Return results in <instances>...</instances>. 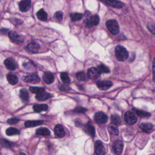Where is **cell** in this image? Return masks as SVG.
Returning <instances> with one entry per match:
<instances>
[{
  "instance_id": "cell-1",
  "label": "cell",
  "mask_w": 155,
  "mask_h": 155,
  "mask_svg": "<svg viewBox=\"0 0 155 155\" xmlns=\"http://www.w3.org/2000/svg\"><path fill=\"white\" fill-rule=\"evenodd\" d=\"M115 55L118 61H124L128 57V52L124 47L118 46L115 48Z\"/></svg>"
},
{
  "instance_id": "cell-2",
  "label": "cell",
  "mask_w": 155,
  "mask_h": 155,
  "mask_svg": "<svg viewBox=\"0 0 155 155\" xmlns=\"http://www.w3.org/2000/svg\"><path fill=\"white\" fill-rule=\"evenodd\" d=\"M106 26L110 32L113 35H117L120 32V26L117 21L115 20H110L106 22Z\"/></svg>"
},
{
  "instance_id": "cell-3",
  "label": "cell",
  "mask_w": 155,
  "mask_h": 155,
  "mask_svg": "<svg viewBox=\"0 0 155 155\" xmlns=\"http://www.w3.org/2000/svg\"><path fill=\"white\" fill-rule=\"evenodd\" d=\"M99 22V18L98 15H94L93 16H89L86 18L85 21L86 25L88 27H91L94 26H97Z\"/></svg>"
},
{
  "instance_id": "cell-4",
  "label": "cell",
  "mask_w": 155,
  "mask_h": 155,
  "mask_svg": "<svg viewBox=\"0 0 155 155\" xmlns=\"http://www.w3.org/2000/svg\"><path fill=\"white\" fill-rule=\"evenodd\" d=\"M8 35L10 40L16 44H20L24 42V39L22 36L18 35L15 32L10 31L9 32Z\"/></svg>"
},
{
  "instance_id": "cell-5",
  "label": "cell",
  "mask_w": 155,
  "mask_h": 155,
  "mask_svg": "<svg viewBox=\"0 0 155 155\" xmlns=\"http://www.w3.org/2000/svg\"><path fill=\"white\" fill-rule=\"evenodd\" d=\"M101 1L107 5L116 9H121L124 5L123 3L117 0H101Z\"/></svg>"
},
{
  "instance_id": "cell-6",
  "label": "cell",
  "mask_w": 155,
  "mask_h": 155,
  "mask_svg": "<svg viewBox=\"0 0 155 155\" xmlns=\"http://www.w3.org/2000/svg\"><path fill=\"white\" fill-rule=\"evenodd\" d=\"M124 119L126 122L129 124L132 125L137 122V118L133 113L132 111H127L124 115Z\"/></svg>"
},
{
  "instance_id": "cell-7",
  "label": "cell",
  "mask_w": 155,
  "mask_h": 155,
  "mask_svg": "<svg viewBox=\"0 0 155 155\" xmlns=\"http://www.w3.org/2000/svg\"><path fill=\"white\" fill-rule=\"evenodd\" d=\"M94 120L98 124H105L108 120V117L103 112H98L94 115Z\"/></svg>"
},
{
  "instance_id": "cell-8",
  "label": "cell",
  "mask_w": 155,
  "mask_h": 155,
  "mask_svg": "<svg viewBox=\"0 0 155 155\" xmlns=\"http://www.w3.org/2000/svg\"><path fill=\"white\" fill-rule=\"evenodd\" d=\"M31 0H21L19 4L20 10L22 12H28L31 7Z\"/></svg>"
},
{
  "instance_id": "cell-9",
  "label": "cell",
  "mask_w": 155,
  "mask_h": 155,
  "mask_svg": "<svg viewBox=\"0 0 155 155\" xmlns=\"http://www.w3.org/2000/svg\"><path fill=\"white\" fill-rule=\"evenodd\" d=\"M40 49L39 45L37 42H32L29 43L26 47V50L27 52L30 53H37Z\"/></svg>"
},
{
  "instance_id": "cell-10",
  "label": "cell",
  "mask_w": 155,
  "mask_h": 155,
  "mask_svg": "<svg viewBox=\"0 0 155 155\" xmlns=\"http://www.w3.org/2000/svg\"><path fill=\"white\" fill-rule=\"evenodd\" d=\"M95 153L97 155H105V150L102 142L97 141L95 142Z\"/></svg>"
},
{
  "instance_id": "cell-11",
  "label": "cell",
  "mask_w": 155,
  "mask_h": 155,
  "mask_svg": "<svg viewBox=\"0 0 155 155\" xmlns=\"http://www.w3.org/2000/svg\"><path fill=\"white\" fill-rule=\"evenodd\" d=\"M97 85L100 90H106L113 86V83L110 81H101L97 83Z\"/></svg>"
},
{
  "instance_id": "cell-12",
  "label": "cell",
  "mask_w": 155,
  "mask_h": 155,
  "mask_svg": "<svg viewBox=\"0 0 155 155\" xmlns=\"http://www.w3.org/2000/svg\"><path fill=\"white\" fill-rule=\"evenodd\" d=\"M101 73L99 71V70L94 68V67H91L88 69L87 71V75L89 78L92 80H96L99 77Z\"/></svg>"
},
{
  "instance_id": "cell-13",
  "label": "cell",
  "mask_w": 155,
  "mask_h": 155,
  "mask_svg": "<svg viewBox=\"0 0 155 155\" xmlns=\"http://www.w3.org/2000/svg\"><path fill=\"white\" fill-rule=\"evenodd\" d=\"M24 81L26 82L32 83V84H37L40 81V79L38 75L35 74H31L24 78Z\"/></svg>"
},
{
  "instance_id": "cell-14",
  "label": "cell",
  "mask_w": 155,
  "mask_h": 155,
  "mask_svg": "<svg viewBox=\"0 0 155 155\" xmlns=\"http://www.w3.org/2000/svg\"><path fill=\"white\" fill-rule=\"evenodd\" d=\"M4 63L5 67L10 70H15L17 67V65L15 61L11 58H7L5 59Z\"/></svg>"
},
{
  "instance_id": "cell-15",
  "label": "cell",
  "mask_w": 155,
  "mask_h": 155,
  "mask_svg": "<svg viewBox=\"0 0 155 155\" xmlns=\"http://www.w3.org/2000/svg\"><path fill=\"white\" fill-rule=\"evenodd\" d=\"M113 150L117 154H121L123 150V144L121 141H116L113 144Z\"/></svg>"
},
{
  "instance_id": "cell-16",
  "label": "cell",
  "mask_w": 155,
  "mask_h": 155,
  "mask_svg": "<svg viewBox=\"0 0 155 155\" xmlns=\"http://www.w3.org/2000/svg\"><path fill=\"white\" fill-rule=\"evenodd\" d=\"M140 128L145 133H150L153 130L154 126L151 123H142L140 125Z\"/></svg>"
},
{
  "instance_id": "cell-17",
  "label": "cell",
  "mask_w": 155,
  "mask_h": 155,
  "mask_svg": "<svg viewBox=\"0 0 155 155\" xmlns=\"http://www.w3.org/2000/svg\"><path fill=\"white\" fill-rule=\"evenodd\" d=\"M54 76L52 73L49 72H46L44 74L43 76V80L45 83L47 84H51L54 81Z\"/></svg>"
},
{
  "instance_id": "cell-18",
  "label": "cell",
  "mask_w": 155,
  "mask_h": 155,
  "mask_svg": "<svg viewBox=\"0 0 155 155\" xmlns=\"http://www.w3.org/2000/svg\"><path fill=\"white\" fill-rule=\"evenodd\" d=\"M55 135L58 137V138H63L65 136V132L63 127L60 124L56 125L54 129Z\"/></svg>"
},
{
  "instance_id": "cell-19",
  "label": "cell",
  "mask_w": 155,
  "mask_h": 155,
  "mask_svg": "<svg viewBox=\"0 0 155 155\" xmlns=\"http://www.w3.org/2000/svg\"><path fill=\"white\" fill-rule=\"evenodd\" d=\"M49 107L47 104H35L33 105V109L35 111L39 113L43 111H47L48 110Z\"/></svg>"
},
{
  "instance_id": "cell-20",
  "label": "cell",
  "mask_w": 155,
  "mask_h": 155,
  "mask_svg": "<svg viewBox=\"0 0 155 155\" xmlns=\"http://www.w3.org/2000/svg\"><path fill=\"white\" fill-rule=\"evenodd\" d=\"M7 80L8 82L12 85H15L18 82V79L16 75L12 73H9L7 75Z\"/></svg>"
},
{
  "instance_id": "cell-21",
  "label": "cell",
  "mask_w": 155,
  "mask_h": 155,
  "mask_svg": "<svg viewBox=\"0 0 155 155\" xmlns=\"http://www.w3.org/2000/svg\"><path fill=\"white\" fill-rule=\"evenodd\" d=\"M36 134L41 136H48L50 135V132L47 128L41 127L36 130Z\"/></svg>"
},
{
  "instance_id": "cell-22",
  "label": "cell",
  "mask_w": 155,
  "mask_h": 155,
  "mask_svg": "<svg viewBox=\"0 0 155 155\" xmlns=\"http://www.w3.org/2000/svg\"><path fill=\"white\" fill-rule=\"evenodd\" d=\"M50 97V94L44 91L40 93L37 94V96H36L35 98L38 101H46Z\"/></svg>"
},
{
  "instance_id": "cell-23",
  "label": "cell",
  "mask_w": 155,
  "mask_h": 155,
  "mask_svg": "<svg viewBox=\"0 0 155 155\" xmlns=\"http://www.w3.org/2000/svg\"><path fill=\"white\" fill-rule=\"evenodd\" d=\"M43 124V121H28L25 122L26 127H32L40 126Z\"/></svg>"
},
{
  "instance_id": "cell-24",
  "label": "cell",
  "mask_w": 155,
  "mask_h": 155,
  "mask_svg": "<svg viewBox=\"0 0 155 155\" xmlns=\"http://www.w3.org/2000/svg\"><path fill=\"white\" fill-rule=\"evenodd\" d=\"M37 16L38 17V18L42 21H45L47 20V14L43 9H40L38 12L37 14Z\"/></svg>"
},
{
  "instance_id": "cell-25",
  "label": "cell",
  "mask_w": 155,
  "mask_h": 155,
  "mask_svg": "<svg viewBox=\"0 0 155 155\" xmlns=\"http://www.w3.org/2000/svg\"><path fill=\"white\" fill-rule=\"evenodd\" d=\"M20 96L23 102H26L29 100V93L25 88H22L20 90Z\"/></svg>"
},
{
  "instance_id": "cell-26",
  "label": "cell",
  "mask_w": 155,
  "mask_h": 155,
  "mask_svg": "<svg viewBox=\"0 0 155 155\" xmlns=\"http://www.w3.org/2000/svg\"><path fill=\"white\" fill-rule=\"evenodd\" d=\"M76 77L78 80L81 81H86L89 79L87 74H86L84 72H82V71L77 73L76 74Z\"/></svg>"
},
{
  "instance_id": "cell-27",
  "label": "cell",
  "mask_w": 155,
  "mask_h": 155,
  "mask_svg": "<svg viewBox=\"0 0 155 155\" xmlns=\"http://www.w3.org/2000/svg\"><path fill=\"white\" fill-rule=\"evenodd\" d=\"M87 132L91 136L94 137L95 135V129L90 122H88L86 126Z\"/></svg>"
},
{
  "instance_id": "cell-28",
  "label": "cell",
  "mask_w": 155,
  "mask_h": 155,
  "mask_svg": "<svg viewBox=\"0 0 155 155\" xmlns=\"http://www.w3.org/2000/svg\"><path fill=\"white\" fill-rule=\"evenodd\" d=\"M6 135L8 136H12V135H16L20 134V131L14 128V127H9L6 130Z\"/></svg>"
},
{
  "instance_id": "cell-29",
  "label": "cell",
  "mask_w": 155,
  "mask_h": 155,
  "mask_svg": "<svg viewBox=\"0 0 155 155\" xmlns=\"http://www.w3.org/2000/svg\"><path fill=\"white\" fill-rule=\"evenodd\" d=\"M70 16L71 18V21H77L82 18L83 15L80 13H73V14H70Z\"/></svg>"
},
{
  "instance_id": "cell-30",
  "label": "cell",
  "mask_w": 155,
  "mask_h": 155,
  "mask_svg": "<svg viewBox=\"0 0 155 155\" xmlns=\"http://www.w3.org/2000/svg\"><path fill=\"white\" fill-rule=\"evenodd\" d=\"M133 110H134V111H135V113H136V114L138 115L139 117L146 118V117H149L150 116V113L147 112V111H143V110H137V109H134Z\"/></svg>"
},
{
  "instance_id": "cell-31",
  "label": "cell",
  "mask_w": 155,
  "mask_h": 155,
  "mask_svg": "<svg viewBox=\"0 0 155 155\" xmlns=\"http://www.w3.org/2000/svg\"><path fill=\"white\" fill-rule=\"evenodd\" d=\"M60 77H61L62 81L64 83H65V84H69V83L70 82V80L67 73H65V72L61 73L60 75Z\"/></svg>"
},
{
  "instance_id": "cell-32",
  "label": "cell",
  "mask_w": 155,
  "mask_h": 155,
  "mask_svg": "<svg viewBox=\"0 0 155 155\" xmlns=\"http://www.w3.org/2000/svg\"><path fill=\"white\" fill-rule=\"evenodd\" d=\"M109 132L113 135H118L119 134V130L118 129V128L114 126V125H110L109 126Z\"/></svg>"
},
{
  "instance_id": "cell-33",
  "label": "cell",
  "mask_w": 155,
  "mask_h": 155,
  "mask_svg": "<svg viewBox=\"0 0 155 155\" xmlns=\"http://www.w3.org/2000/svg\"><path fill=\"white\" fill-rule=\"evenodd\" d=\"M29 90L32 93H36V94H38V93H40L44 91V89L43 88L37 87H30Z\"/></svg>"
},
{
  "instance_id": "cell-34",
  "label": "cell",
  "mask_w": 155,
  "mask_h": 155,
  "mask_svg": "<svg viewBox=\"0 0 155 155\" xmlns=\"http://www.w3.org/2000/svg\"><path fill=\"white\" fill-rule=\"evenodd\" d=\"M97 69L99 70L100 73H109L110 70L109 68L105 66L104 64H101L98 67Z\"/></svg>"
},
{
  "instance_id": "cell-35",
  "label": "cell",
  "mask_w": 155,
  "mask_h": 155,
  "mask_svg": "<svg viewBox=\"0 0 155 155\" xmlns=\"http://www.w3.org/2000/svg\"><path fill=\"white\" fill-rule=\"evenodd\" d=\"M111 122L114 124H120L121 122V118L118 115H113L111 116Z\"/></svg>"
},
{
  "instance_id": "cell-36",
  "label": "cell",
  "mask_w": 155,
  "mask_h": 155,
  "mask_svg": "<svg viewBox=\"0 0 155 155\" xmlns=\"http://www.w3.org/2000/svg\"><path fill=\"white\" fill-rule=\"evenodd\" d=\"M55 17L58 21H61L63 18V13L61 11H58L55 14Z\"/></svg>"
},
{
  "instance_id": "cell-37",
  "label": "cell",
  "mask_w": 155,
  "mask_h": 155,
  "mask_svg": "<svg viewBox=\"0 0 155 155\" xmlns=\"http://www.w3.org/2000/svg\"><path fill=\"white\" fill-rule=\"evenodd\" d=\"M20 121V120L18 119L15 118H11L7 120V123L10 124H16L17 122H18Z\"/></svg>"
},
{
  "instance_id": "cell-38",
  "label": "cell",
  "mask_w": 155,
  "mask_h": 155,
  "mask_svg": "<svg viewBox=\"0 0 155 155\" xmlns=\"http://www.w3.org/2000/svg\"><path fill=\"white\" fill-rule=\"evenodd\" d=\"M74 111L78 113H84L87 111V109L85 108H83V107H77V108L75 109Z\"/></svg>"
},
{
  "instance_id": "cell-39",
  "label": "cell",
  "mask_w": 155,
  "mask_h": 155,
  "mask_svg": "<svg viewBox=\"0 0 155 155\" xmlns=\"http://www.w3.org/2000/svg\"><path fill=\"white\" fill-rule=\"evenodd\" d=\"M147 27L149 31H150L152 33L155 35V25L153 24H148Z\"/></svg>"
},
{
  "instance_id": "cell-40",
  "label": "cell",
  "mask_w": 155,
  "mask_h": 155,
  "mask_svg": "<svg viewBox=\"0 0 155 155\" xmlns=\"http://www.w3.org/2000/svg\"><path fill=\"white\" fill-rule=\"evenodd\" d=\"M153 81L155 82V58H154L153 62Z\"/></svg>"
},
{
  "instance_id": "cell-41",
  "label": "cell",
  "mask_w": 155,
  "mask_h": 155,
  "mask_svg": "<svg viewBox=\"0 0 155 155\" xmlns=\"http://www.w3.org/2000/svg\"><path fill=\"white\" fill-rule=\"evenodd\" d=\"M1 144H3V145H5V146L6 147H10L12 145L11 144V143L9 142V141H5V140H4V139H1Z\"/></svg>"
},
{
  "instance_id": "cell-42",
  "label": "cell",
  "mask_w": 155,
  "mask_h": 155,
  "mask_svg": "<svg viewBox=\"0 0 155 155\" xmlns=\"http://www.w3.org/2000/svg\"><path fill=\"white\" fill-rule=\"evenodd\" d=\"M20 155H26V154H24V153H21Z\"/></svg>"
},
{
  "instance_id": "cell-43",
  "label": "cell",
  "mask_w": 155,
  "mask_h": 155,
  "mask_svg": "<svg viewBox=\"0 0 155 155\" xmlns=\"http://www.w3.org/2000/svg\"><path fill=\"white\" fill-rule=\"evenodd\" d=\"M1 98H2V94L1 93H0V99H1Z\"/></svg>"
}]
</instances>
